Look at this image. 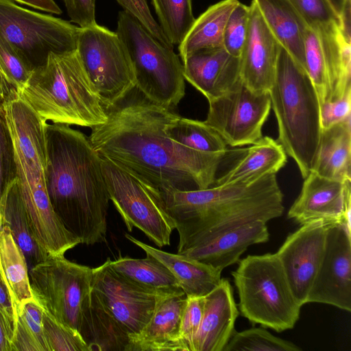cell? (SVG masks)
<instances>
[{"mask_svg":"<svg viewBox=\"0 0 351 351\" xmlns=\"http://www.w3.org/2000/svg\"><path fill=\"white\" fill-rule=\"evenodd\" d=\"M0 309L1 311L15 324L16 311L12 300L4 280L2 273L0 270Z\"/></svg>","mask_w":351,"mask_h":351,"instance_id":"46","label":"cell"},{"mask_svg":"<svg viewBox=\"0 0 351 351\" xmlns=\"http://www.w3.org/2000/svg\"><path fill=\"white\" fill-rule=\"evenodd\" d=\"M79 31L70 21L29 10L12 0H0V34L34 69L51 53L75 50Z\"/></svg>","mask_w":351,"mask_h":351,"instance_id":"10","label":"cell"},{"mask_svg":"<svg viewBox=\"0 0 351 351\" xmlns=\"http://www.w3.org/2000/svg\"><path fill=\"white\" fill-rule=\"evenodd\" d=\"M249 18L250 6L239 2L227 20L223 46L233 56L240 57L247 36Z\"/></svg>","mask_w":351,"mask_h":351,"instance_id":"39","label":"cell"},{"mask_svg":"<svg viewBox=\"0 0 351 351\" xmlns=\"http://www.w3.org/2000/svg\"><path fill=\"white\" fill-rule=\"evenodd\" d=\"M186 302L185 293L163 297L148 323L130 339L127 351H186L180 337Z\"/></svg>","mask_w":351,"mask_h":351,"instance_id":"23","label":"cell"},{"mask_svg":"<svg viewBox=\"0 0 351 351\" xmlns=\"http://www.w3.org/2000/svg\"><path fill=\"white\" fill-rule=\"evenodd\" d=\"M280 44L252 1L245 41L239 57L243 84L255 92H268L274 80Z\"/></svg>","mask_w":351,"mask_h":351,"instance_id":"17","label":"cell"},{"mask_svg":"<svg viewBox=\"0 0 351 351\" xmlns=\"http://www.w3.org/2000/svg\"><path fill=\"white\" fill-rule=\"evenodd\" d=\"M280 45L306 70V25L289 0H252Z\"/></svg>","mask_w":351,"mask_h":351,"instance_id":"26","label":"cell"},{"mask_svg":"<svg viewBox=\"0 0 351 351\" xmlns=\"http://www.w3.org/2000/svg\"><path fill=\"white\" fill-rule=\"evenodd\" d=\"M181 60L185 80L208 101L226 94L241 80L239 58L223 47L198 50Z\"/></svg>","mask_w":351,"mask_h":351,"instance_id":"19","label":"cell"},{"mask_svg":"<svg viewBox=\"0 0 351 351\" xmlns=\"http://www.w3.org/2000/svg\"><path fill=\"white\" fill-rule=\"evenodd\" d=\"M239 314L233 289L227 279L204 295L200 326L193 337L190 351H223L234 330Z\"/></svg>","mask_w":351,"mask_h":351,"instance_id":"21","label":"cell"},{"mask_svg":"<svg viewBox=\"0 0 351 351\" xmlns=\"http://www.w3.org/2000/svg\"><path fill=\"white\" fill-rule=\"evenodd\" d=\"M17 178L12 139L0 98V199L7 186ZM0 213V232L2 228Z\"/></svg>","mask_w":351,"mask_h":351,"instance_id":"40","label":"cell"},{"mask_svg":"<svg viewBox=\"0 0 351 351\" xmlns=\"http://www.w3.org/2000/svg\"><path fill=\"white\" fill-rule=\"evenodd\" d=\"M343 182L311 171L304 178L300 195L288 210L287 218L300 225L316 220L326 225L343 224Z\"/></svg>","mask_w":351,"mask_h":351,"instance_id":"20","label":"cell"},{"mask_svg":"<svg viewBox=\"0 0 351 351\" xmlns=\"http://www.w3.org/2000/svg\"><path fill=\"white\" fill-rule=\"evenodd\" d=\"M351 117L322 129L311 171L344 182L351 180Z\"/></svg>","mask_w":351,"mask_h":351,"instance_id":"25","label":"cell"},{"mask_svg":"<svg viewBox=\"0 0 351 351\" xmlns=\"http://www.w3.org/2000/svg\"><path fill=\"white\" fill-rule=\"evenodd\" d=\"M173 295V294H172ZM169 295L154 292L116 272L109 258L93 268L88 309L82 337L90 351H127L130 339L149 321Z\"/></svg>","mask_w":351,"mask_h":351,"instance_id":"4","label":"cell"},{"mask_svg":"<svg viewBox=\"0 0 351 351\" xmlns=\"http://www.w3.org/2000/svg\"><path fill=\"white\" fill-rule=\"evenodd\" d=\"M286 162L287 154L282 145L269 136H263L246 149L245 154L231 169L216 178L213 185L255 181L276 174Z\"/></svg>","mask_w":351,"mask_h":351,"instance_id":"27","label":"cell"},{"mask_svg":"<svg viewBox=\"0 0 351 351\" xmlns=\"http://www.w3.org/2000/svg\"><path fill=\"white\" fill-rule=\"evenodd\" d=\"M29 276L33 298L43 311L82 335L93 268L70 261L64 255H48L32 267Z\"/></svg>","mask_w":351,"mask_h":351,"instance_id":"9","label":"cell"},{"mask_svg":"<svg viewBox=\"0 0 351 351\" xmlns=\"http://www.w3.org/2000/svg\"><path fill=\"white\" fill-rule=\"evenodd\" d=\"M0 269L16 311L25 302L34 299L30 287L25 256L14 241L8 226L0 232Z\"/></svg>","mask_w":351,"mask_h":351,"instance_id":"32","label":"cell"},{"mask_svg":"<svg viewBox=\"0 0 351 351\" xmlns=\"http://www.w3.org/2000/svg\"><path fill=\"white\" fill-rule=\"evenodd\" d=\"M116 32L130 58L136 88L152 102L172 109L176 107L185 95L180 56L125 10L118 14Z\"/></svg>","mask_w":351,"mask_h":351,"instance_id":"8","label":"cell"},{"mask_svg":"<svg viewBox=\"0 0 351 351\" xmlns=\"http://www.w3.org/2000/svg\"><path fill=\"white\" fill-rule=\"evenodd\" d=\"M71 22L80 27L95 25L96 0H62Z\"/></svg>","mask_w":351,"mask_h":351,"instance_id":"44","label":"cell"},{"mask_svg":"<svg viewBox=\"0 0 351 351\" xmlns=\"http://www.w3.org/2000/svg\"><path fill=\"white\" fill-rule=\"evenodd\" d=\"M33 8L55 14H60L62 10L53 0H12Z\"/></svg>","mask_w":351,"mask_h":351,"instance_id":"47","label":"cell"},{"mask_svg":"<svg viewBox=\"0 0 351 351\" xmlns=\"http://www.w3.org/2000/svg\"><path fill=\"white\" fill-rule=\"evenodd\" d=\"M239 0H222L210 6L199 15L178 46L181 60L204 49L221 48L227 20Z\"/></svg>","mask_w":351,"mask_h":351,"instance_id":"28","label":"cell"},{"mask_svg":"<svg viewBox=\"0 0 351 351\" xmlns=\"http://www.w3.org/2000/svg\"><path fill=\"white\" fill-rule=\"evenodd\" d=\"M0 64L8 83L19 94L27 84L34 68L1 34Z\"/></svg>","mask_w":351,"mask_h":351,"instance_id":"38","label":"cell"},{"mask_svg":"<svg viewBox=\"0 0 351 351\" xmlns=\"http://www.w3.org/2000/svg\"><path fill=\"white\" fill-rule=\"evenodd\" d=\"M136 90L106 108L107 120L92 128L88 138L99 155L160 193L213 186L226 155L198 152L171 139L167 127L179 114Z\"/></svg>","mask_w":351,"mask_h":351,"instance_id":"1","label":"cell"},{"mask_svg":"<svg viewBox=\"0 0 351 351\" xmlns=\"http://www.w3.org/2000/svg\"><path fill=\"white\" fill-rule=\"evenodd\" d=\"M16 91L9 85L5 75L0 64V98L3 100Z\"/></svg>","mask_w":351,"mask_h":351,"instance_id":"48","label":"cell"},{"mask_svg":"<svg viewBox=\"0 0 351 351\" xmlns=\"http://www.w3.org/2000/svg\"><path fill=\"white\" fill-rule=\"evenodd\" d=\"M166 131L169 137L186 147L209 154L227 153L226 142L204 121L178 115L169 123Z\"/></svg>","mask_w":351,"mask_h":351,"instance_id":"33","label":"cell"},{"mask_svg":"<svg viewBox=\"0 0 351 351\" xmlns=\"http://www.w3.org/2000/svg\"><path fill=\"white\" fill-rule=\"evenodd\" d=\"M158 25L170 43H182L195 18L192 0H152Z\"/></svg>","mask_w":351,"mask_h":351,"instance_id":"34","label":"cell"},{"mask_svg":"<svg viewBox=\"0 0 351 351\" xmlns=\"http://www.w3.org/2000/svg\"><path fill=\"white\" fill-rule=\"evenodd\" d=\"M14 324L0 309V351H12Z\"/></svg>","mask_w":351,"mask_h":351,"instance_id":"45","label":"cell"},{"mask_svg":"<svg viewBox=\"0 0 351 351\" xmlns=\"http://www.w3.org/2000/svg\"><path fill=\"white\" fill-rule=\"evenodd\" d=\"M130 241L160 261L178 280L186 295H205L221 281V270L186 256L152 247L127 233Z\"/></svg>","mask_w":351,"mask_h":351,"instance_id":"24","label":"cell"},{"mask_svg":"<svg viewBox=\"0 0 351 351\" xmlns=\"http://www.w3.org/2000/svg\"><path fill=\"white\" fill-rule=\"evenodd\" d=\"M304 59L306 70L316 90L320 105L328 99L327 66L319 37L308 27L304 34Z\"/></svg>","mask_w":351,"mask_h":351,"instance_id":"36","label":"cell"},{"mask_svg":"<svg viewBox=\"0 0 351 351\" xmlns=\"http://www.w3.org/2000/svg\"><path fill=\"white\" fill-rule=\"evenodd\" d=\"M101 168L110 200L128 231L137 228L158 247L169 245L176 226L160 191L107 158H101Z\"/></svg>","mask_w":351,"mask_h":351,"instance_id":"11","label":"cell"},{"mask_svg":"<svg viewBox=\"0 0 351 351\" xmlns=\"http://www.w3.org/2000/svg\"><path fill=\"white\" fill-rule=\"evenodd\" d=\"M269 239L267 222L256 220L221 234L207 241L178 252L222 271L239 261L240 256L254 244Z\"/></svg>","mask_w":351,"mask_h":351,"instance_id":"22","label":"cell"},{"mask_svg":"<svg viewBox=\"0 0 351 351\" xmlns=\"http://www.w3.org/2000/svg\"><path fill=\"white\" fill-rule=\"evenodd\" d=\"M0 270H1V269H0Z\"/></svg>","mask_w":351,"mask_h":351,"instance_id":"49","label":"cell"},{"mask_svg":"<svg viewBox=\"0 0 351 351\" xmlns=\"http://www.w3.org/2000/svg\"><path fill=\"white\" fill-rule=\"evenodd\" d=\"M47 191L64 227L81 243L105 241L110 197L101 157L88 136L64 123L47 124Z\"/></svg>","mask_w":351,"mask_h":351,"instance_id":"2","label":"cell"},{"mask_svg":"<svg viewBox=\"0 0 351 351\" xmlns=\"http://www.w3.org/2000/svg\"><path fill=\"white\" fill-rule=\"evenodd\" d=\"M2 102L14 155L30 167L45 172L47 121L16 93Z\"/></svg>","mask_w":351,"mask_h":351,"instance_id":"18","label":"cell"},{"mask_svg":"<svg viewBox=\"0 0 351 351\" xmlns=\"http://www.w3.org/2000/svg\"><path fill=\"white\" fill-rule=\"evenodd\" d=\"M123 8L135 17L142 25L159 42L165 46L173 49L162 32L158 22L151 13L147 0H116Z\"/></svg>","mask_w":351,"mask_h":351,"instance_id":"42","label":"cell"},{"mask_svg":"<svg viewBox=\"0 0 351 351\" xmlns=\"http://www.w3.org/2000/svg\"><path fill=\"white\" fill-rule=\"evenodd\" d=\"M76 51L106 108L135 88L130 58L116 32L98 24L80 27Z\"/></svg>","mask_w":351,"mask_h":351,"instance_id":"12","label":"cell"},{"mask_svg":"<svg viewBox=\"0 0 351 351\" xmlns=\"http://www.w3.org/2000/svg\"><path fill=\"white\" fill-rule=\"evenodd\" d=\"M144 258L120 256L109 258L110 266L118 274L148 290L166 294L184 293L178 280L160 261L146 254Z\"/></svg>","mask_w":351,"mask_h":351,"instance_id":"30","label":"cell"},{"mask_svg":"<svg viewBox=\"0 0 351 351\" xmlns=\"http://www.w3.org/2000/svg\"><path fill=\"white\" fill-rule=\"evenodd\" d=\"M43 119L93 128L106 110L76 51L51 53L18 94Z\"/></svg>","mask_w":351,"mask_h":351,"instance_id":"5","label":"cell"},{"mask_svg":"<svg viewBox=\"0 0 351 351\" xmlns=\"http://www.w3.org/2000/svg\"><path fill=\"white\" fill-rule=\"evenodd\" d=\"M309 302L351 311V231L341 223L326 225L324 253Z\"/></svg>","mask_w":351,"mask_h":351,"instance_id":"15","label":"cell"},{"mask_svg":"<svg viewBox=\"0 0 351 351\" xmlns=\"http://www.w3.org/2000/svg\"><path fill=\"white\" fill-rule=\"evenodd\" d=\"M0 213L2 225L9 227L14 241L22 250L27 263L28 261L33 267L47 257L48 255L42 251L32 233L17 178L7 186L1 195Z\"/></svg>","mask_w":351,"mask_h":351,"instance_id":"29","label":"cell"},{"mask_svg":"<svg viewBox=\"0 0 351 351\" xmlns=\"http://www.w3.org/2000/svg\"><path fill=\"white\" fill-rule=\"evenodd\" d=\"M179 234L178 252L250 222L282 215L276 174L204 189L160 193Z\"/></svg>","mask_w":351,"mask_h":351,"instance_id":"3","label":"cell"},{"mask_svg":"<svg viewBox=\"0 0 351 351\" xmlns=\"http://www.w3.org/2000/svg\"><path fill=\"white\" fill-rule=\"evenodd\" d=\"M321 41L350 38V13L341 14L335 0H289Z\"/></svg>","mask_w":351,"mask_h":351,"instance_id":"31","label":"cell"},{"mask_svg":"<svg viewBox=\"0 0 351 351\" xmlns=\"http://www.w3.org/2000/svg\"><path fill=\"white\" fill-rule=\"evenodd\" d=\"M43 329L48 351H90L81 335L43 311Z\"/></svg>","mask_w":351,"mask_h":351,"instance_id":"37","label":"cell"},{"mask_svg":"<svg viewBox=\"0 0 351 351\" xmlns=\"http://www.w3.org/2000/svg\"><path fill=\"white\" fill-rule=\"evenodd\" d=\"M322 129L328 128L351 117V88L340 98L320 104Z\"/></svg>","mask_w":351,"mask_h":351,"instance_id":"43","label":"cell"},{"mask_svg":"<svg viewBox=\"0 0 351 351\" xmlns=\"http://www.w3.org/2000/svg\"><path fill=\"white\" fill-rule=\"evenodd\" d=\"M204 307V295H186L180 328V337L186 351H190L191 341L202 319Z\"/></svg>","mask_w":351,"mask_h":351,"instance_id":"41","label":"cell"},{"mask_svg":"<svg viewBox=\"0 0 351 351\" xmlns=\"http://www.w3.org/2000/svg\"><path fill=\"white\" fill-rule=\"evenodd\" d=\"M295 343L277 337L262 327L235 329L223 351H300Z\"/></svg>","mask_w":351,"mask_h":351,"instance_id":"35","label":"cell"},{"mask_svg":"<svg viewBox=\"0 0 351 351\" xmlns=\"http://www.w3.org/2000/svg\"><path fill=\"white\" fill-rule=\"evenodd\" d=\"M204 122L231 147L252 145L262 137V128L271 108L269 92H255L240 80L226 94L208 101Z\"/></svg>","mask_w":351,"mask_h":351,"instance_id":"13","label":"cell"},{"mask_svg":"<svg viewBox=\"0 0 351 351\" xmlns=\"http://www.w3.org/2000/svg\"><path fill=\"white\" fill-rule=\"evenodd\" d=\"M232 276L243 317L278 332L294 327L302 306L292 293L276 253L248 255L239 261Z\"/></svg>","mask_w":351,"mask_h":351,"instance_id":"7","label":"cell"},{"mask_svg":"<svg viewBox=\"0 0 351 351\" xmlns=\"http://www.w3.org/2000/svg\"><path fill=\"white\" fill-rule=\"evenodd\" d=\"M20 193L33 237L47 255H64L80 243L64 226L51 204L45 172L32 168L14 155Z\"/></svg>","mask_w":351,"mask_h":351,"instance_id":"14","label":"cell"},{"mask_svg":"<svg viewBox=\"0 0 351 351\" xmlns=\"http://www.w3.org/2000/svg\"><path fill=\"white\" fill-rule=\"evenodd\" d=\"M326 225L313 221L289 234L277 252L292 293L302 306L320 266L325 250Z\"/></svg>","mask_w":351,"mask_h":351,"instance_id":"16","label":"cell"},{"mask_svg":"<svg viewBox=\"0 0 351 351\" xmlns=\"http://www.w3.org/2000/svg\"><path fill=\"white\" fill-rule=\"evenodd\" d=\"M268 92L277 120L276 141L294 160L304 179L312 169L319 145L320 105L307 71L282 46Z\"/></svg>","mask_w":351,"mask_h":351,"instance_id":"6","label":"cell"}]
</instances>
